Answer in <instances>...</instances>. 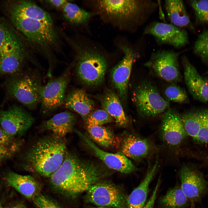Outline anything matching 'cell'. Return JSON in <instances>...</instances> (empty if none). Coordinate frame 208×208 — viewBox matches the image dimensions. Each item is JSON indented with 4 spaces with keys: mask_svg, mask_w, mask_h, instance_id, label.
Instances as JSON below:
<instances>
[{
    "mask_svg": "<svg viewBox=\"0 0 208 208\" xmlns=\"http://www.w3.org/2000/svg\"><path fill=\"white\" fill-rule=\"evenodd\" d=\"M6 208H26L25 205L21 203H17L9 206Z\"/></svg>",
    "mask_w": 208,
    "mask_h": 208,
    "instance_id": "obj_40",
    "label": "cell"
},
{
    "mask_svg": "<svg viewBox=\"0 0 208 208\" xmlns=\"http://www.w3.org/2000/svg\"><path fill=\"white\" fill-rule=\"evenodd\" d=\"M79 49L76 66L78 77L87 85L99 84L104 79L107 70L105 57L92 48L86 47Z\"/></svg>",
    "mask_w": 208,
    "mask_h": 208,
    "instance_id": "obj_6",
    "label": "cell"
},
{
    "mask_svg": "<svg viewBox=\"0 0 208 208\" xmlns=\"http://www.w3.org/2000/svg\"><path fill=\"white\" fill-rule=\"evenodd\" d=\"M102 107L118 125L125 126L128 123L120 100L115 93L108 90L101 99Z\"/></svg>",
    "mask_w": 208,
    "mask_h": 208,
    "instance_id": "obj_26",
    "label": "cell"
},
{
    "mask_svg": "<svg viewBox=\"0 0 208 208\" xmlns=\"http://www.w3.org/2000/svg\"><path fill=\"white\" fill-rule=\"evenodd\" d=\"M185 81L188 90L196 99L208 101V79L201 76L196 68L184 57L183 58Z\"/></svg>",
    "mask_w": 208,
    "mask_h": 208,
    "instance_id": "obj_20",
    "label": "cell"
},
{
    "mask_svg": "<svg viewBox=\"0 0 208 208\" xmlns=\"http://www.w3.org/2000/svg\"><path fill=\"white\" fill-rule=\"evenodd\" d=\"M21 41L0 55V76H10L22 72L27 53Z\"/></svg>",
    "mask_w": 208,
    "mask_h": 208,
    "instance_id": "obj_19",
    "label": "cell"
},
{
    "mask_svg": "<svg viewBox=\"0 0 208 208\" xmlns=\"http://www.w3.org/2000/svg\"><path fill=\"white\" fill-rule=\"evenodd\" d=\"M88 133L91 138L100 146L110 148L116 146L117 140L111 131L102 126L87 127Z\"/></svg>",
    "mask_w": 208,
    "mask_h": 208,
    "instance_id": "obj_29",
    "label": "cell"
},
{
    "mask_svg": "<svg viewBox=\"0 0 208 208\" xmlns=\"http://www.w3.org/2000/svg\"><path fill=\"white\" fill-rule=\"evenodd\" d=\"M9 16L16 28L34 45L47 50L56 45L58 37L53 25L16 15Z\"/></svg>",
    "mask_w": 208,
    "mask_h": 208,
    "instance_id": "obj_5",
    "label": "cell"
},
{
    "mask_svg": "<svg viewBox=\"0 0 208 208\" xmlns=\"http://www.w3.org/2000/svg\"><path fill=\"white\" fill-rule=\"evenodd\" d=\"M188 201L181 187H177L169 191L161 198L160 204L162 208H183Z\"/></svg>",
    "mask_w": 208,
    "mask_h": 208,
    "instance_id": "obj_30",
    "label": "cell"
},
{
    "mask_svg": "<svg viewBox=\"0 0 208 208\" xmlns=\"http://www.w3.org/2000/svg\"><path fill=\"white\" fill-rule=\"evenodd\" d=\"M34 119L23 107L13 105L5 109H0L1 127L9 134L14 137L24 134L30 127Z\"/></svg>",
    "mask_w": 208,
    "mask_h": 208,
    "instance_id": "obj_11",
    "label": "cell"
},
{
    "mask_svg": "<svg viewBox=\"0 0 208 208\" xmlns=\"http://www.w3.org/2000/svg\"><path fill=\"white\" fill-rule=\"evenodd\" d=\"M114 119L103 109L92 111L86 118L87 127L103 125L112 122Z\"/></svg>",
    "mask_w": 208,
    "mask_h": 208,
    "instance_id": "obj_33",
    "label": "cell"
},
{
    "mask_svg": "<svg viewBox=\"0 0 208 208\" xmlns=\"http://www.w3.org/2000/svg\"><path fill=\"white\" fill-rule=\"evenodd\" d=\"M190 4L197 20L208 24V0L191 1Z\"/></svg>",
    "mask_w": 208,
    "mask_h": 208,
    "instance_id": "obj_35",
    "label": "cell"
},
{
    "mask_svg": "<svg viewBox=\"0 0 208 208\" xmlns=\"http://www.w3.org/2000/svg\"><path fill=\"white\" fill-rule=\"evenodd\" d=\"M64 18L69 23L75 25H86L90 21L93 13L68 1L62 8Z\"/></svg>",
    "mask_w": 208,
    "mask_h": 208,
    "instance_id": "obj_28",
    "label": "cell"
},
{
    "mask_svg": "<svg viewBox=\"0 0 208 208\" xmlns=\"http://www.w3.org/2000/svg\"><path fill=\"white\" fill-rule=\"evenodd\" d=\"M42 85L39 76L34 72H21L10 76L4 83L8 97L15 100L30 109L40 103Z\"/></svg>",
    "mask_w": 208,
    "mask_h": 208,
    "instance_id": "obj_4",
    "label": "cell"
},
{
    "mask_svg": "<svg viewBox=\"0 0 208 208\" xmlns=\"http://www.w3.org/2000/svg\"><path fill=\"white\" fill-rule=\"evenodd\" d=\"M91 208H112L109 207H104V206H99L96 207H92Z\"/></svg>",
    "mask_w": 208,
    "mask_h": 208,
    "instance_id": "obj_41",
    "label": "cell"
},
{
    "mask_svg": "<svg viewBox=\"0 0 208 208\" xmlns=\"http://www.w3.org/2000/svg\"><path fill=\"white\" fill-rule=\"evenodd\" d=\"M76 121L74 114L66 111L54 115L44 121L42 125L44 129L53 134V137L62 140L72 131Z\"/></svg>",
    "mask_w": 208,
    "mask_h": 208,
    "instance_id": "obj_23",
    "label": "cell"
},
{
    "mask_svg": "<svg viewBox=\"0 0 208 208\" xmlns=\"http://www.w3.org/2000/svg\"><path fill=\"white\" fill-rule=\"evenodd\" d=\"M70 67L67 68L59 76L51 78L46 84L41 86L40 103L44 113L54 112L64 103L70 79Z\"/></svg>",
    "mask_w": 208,
    "mask_h": 208,
    "instance_id": "obj_8",
    "label": "cell"
},
{
    "mask_svg": "<svg viewBox=\"0 0 208 208\" xmlns=\"http://www.w3.org/2000/svg\"><path fill=\"white\" fill-rule=\"evenodd\" d=\"M21 144V141L16 140L15 137L10 135L0 127V145L19 151Z\"/></svg>",
    "mask_w": 208,
    "mask_h": 208,
    "instance_id": "obj_36",
    "label": "cell"
},
{
    "mask_svg": "<svg viewBox=\"0 0 208 208\" xmlns=\"http://www.w3.org/2000/svg\"><path fill=\"white\" fill-rule=\"evenodd\" d=\"M75 131L92 150L95 155L109 168L124 174L130 173L136 170L131 161L122 153L105 152L97 146L85 135Z\"/></svg>",
    "mask_w": 208,
    "mask_h": 208,
    "instance_id": "obj_16",
    "label": "cell"
},
{
    "mask_svg": "<svg viewBox=\"0 0 208 208\" xmlns=\"http://www.w3.org/2000/svg\"><path fill=\"white\" fill-rule=\"evenodd\" d=\"M143 32L144 34L152 36L160 44L176 48L184 46L188 42L186 31L172 24L154 22L146 27Z\"/></svg>",
    "mask_w": 208,
    "mask_h": 208,
    "instance_id": "obj_12",
    "label": "cell"
},
{
    "mask_svg": "<svg viewBox=\"0 0 208 208\" xmlns=\"http://www.w3.org/2000/svg\"><path fill=\"white\" fill-rule=\"evenodd\" d=\"M92 3L105 21L129 30L143 24L157 7L155 2L148 0H99Z\"/></svg>",
    "mask_w": 208,
    "mask_h": 208,
    "instance_id": "obj_2",
    "label": "cell"
},
{
    "mask_svg": "<svg viewBox=\"0 0 208 208\" xmlns=\"http://www.w3.org/2000/svg\"><path fill=\"white\" fill-rule=\"evenodd\" d=\"M65 107L86 118L92 111L94 101L81 89L71 91L66 96L64 103Z\"/></svg>",
    "mask_w": 208,
    "mask_h": 208,
    "instance_id": "obj_24",
    "label": "cell"
},
{
    "mask_svg": "<svg viewBox=\"0 0 208 208\" xmlns=\"http://www.w3.org/2000/svg\"><path fill=\"white\" fill-rule=\"evenodd\" d=\"M66 153L62 140L47 137L38 140L26 151L21 164L25 169L50 177L61 166Z\"/></svg>",
    "mask_w": 208,
    "mask_h": 208,
    "instance_id": "obj_3",
    "label": "cell"
},
{
    "mask_svg": "<svg viewBox=\"0 0 208 208\" xmlns=\"http://www.w3.org/2000/svg\"><path fill=\"white\" fill-rule=\"evenodd\" d=\"M157 151V148L150 140L131 134L125 137L121 146L123 154L136 161L146 158Z\"/></svg>",
    "mask_w": 208,
    "mask_h": 208,
    "instance_id": "obj_18",
    "label": "cell"
},
{
    "mask_svg": "<svg viewBox=\"0 0 208 208\" xmlns=\"http://www.w3.org/2000/svg\"><path fill=\"white\" fill-rule=\"evenodd\" d=\"M182 118L187 135L198 142L208 144V110L187 112Z\"/></svg>",
    "mask_w": 208,
    "mask_h": 208,
    "instance_id": "obj_17",
    "label": "cell"
},
{
    "mask_svg": "<svg viewBox=\"0 0 208 208\" xmlns=\"http://www.w3.org/2000/svg\"><path fill=\"white\" fill-rule=\"evenodd\" d=\"M5 179L8 185L27 198L33 199L39 194L40 185L30 175H21L9 170L5 173Z\"/></svg>",
    "mask_w": 208,
    "mask_h": 208,
    "instance_id": "obj_22",
    "label": "cell"
},
{
    "mask_svg": "<svg viewBox=\"0 0 208 208\" xmlns=\"http://www.w3.org/2000/svg\"><path fill=\"white\" fill-rule=\"evenodd\" d=\"M181 188L188 200L192 203L200 199L205 193L207 183L203 175L196 170L185 166L181 170Z\"/></svg>",
    "mask_w": 208,
    "mask_h": 208,
    "instance_id": "obj_15",
    "label": "cell"
},
{
    "mask_svg": "<svg viewBox=\"0 0 208 208\" xmlns=\"http://www.w3.org/2000/svg\"><path fill=\"white\" fill-rule=\"evenodd\" d=\"M8 9L9 14L36 20L53 25L52 18L49 13L32 1H16L11 4Z\"/></svg>",
    "mask_w": 208,
    "mask_h": 208,
    "instance_id": "obj_21",
    "label": "cell"
},
{
    "mask_svg": "<svg viewBox=\"0 0 208 208\" xmlns=\"http://www.w3.org/2000/svg\"><path fill=\"white\" fill-rule=\"evenodd\" d=\"M158 164L156 161L152 167L148 168L143 180L127 197L128 208H143L147 197L149 185L156 171Z\"/></svg>",
    "mask_w": 208,
    "mask_h": 208,
    "instance_id": "obj_25",
    "label": "cell"
},
{
    "mask_svg": "<svg viewBox=\"0 0 208 208\" xmlns=\"http://www.w3.org/2000/svg\"><path fill=\"white\" fill-rule=\"evenodd\" d=\"M179 53L167 50L153 53L145 65L157 76L168 82L180 81L181 75L178 59Z\"/></svg>",
    "mask_w": 208,
    "mask_h": 208,
    "instance_id": "obj_10",
    "label": "cell"
},
{
    "mask_svg": "<svg viewBox=\"0 0 208 208\" xmlns=\"http://www.w3.org/2000/svg\"><path fill=\"white\" fill-rule=\"evenodd\" d=\"M165 7L172 24L178 27H191V22L183 1H166Z\"/></svg>",
    "mask_w": 208,
    "mask_h": 208,
    "instance_id": "obj_27",
    "label": "cell"
},
{
    "mask_svg": "<svg viewBox=\"0 0 208 208\" xmlns=\"http://www.w3.org/2000/svg\"><path fill=\"white\" fill-rule=\"evenodd\" d=\"M138 114L145 117L162 116L170 108L169 103L152 83L144 81L138 84L132 96Z\"/></svg>",
    "mask_w": 208,
    "mask_h": 208,
    "instance_id": "obj_7",
    "label": "cell"
},
{
    "mask_svg": "<svg viewBox=\"0 0 208 208\" xmlns=\"http://www.w3.org/2000/svg\"><path fill=\"white\" fill-rule=\"evenodd\" d=\"M0 208H3L0 202Z\"/></svg>",
    "mask_w": 208,
    "mask_h": 208,
    "instance_id": "obj_43",
    "label": "cell"
},
{
    "mask_svg": "<svg viewBox=\"0 0 208 208\" xmlns=\"http://www.w3.org/2000/svg\"><path fill=\"white\" fill-rule=\"evenodd\" d=\"M127 198L117 186L106 181H101L87 191L86 201L96 205L112 208H128Z\"/></svg>",
    "mask_w": 208,
    "mask_h": 208,
    "instance_id": "obj_9",
    "label": "cell"
},
{
    "mask_svg": "<svg viewBox=\"0 0 208 208\" xmlns=\"http://www.w3.org/2000/svg\"><path fill=\"white\" fill-rule=\"evenodd\" d=\"M107 173L99 164L67 153L61 166L50 177L55 189L74 197L87 191Z\"/></svg>",
    "mask_w": 208,
    "mask_h": 208,
    "instance_id": "obj_1",
    "label": "cell"
},
{
    "mask_svg": "<svg viewBox=\"0 0 208 208\" xmlns=\"http://www.w3.org/2000/svg\"><path fill=\"white\" fill-rule=\"evenodd\" d=\"M193 203H192V205L190 208H194Z\"/></svg>",
    "mask_w": 208,
    "mask_h": 208,
    "instance_id": "obj_42",
    "label": "cell"
},
{
    "mask_svg": "<svg viewBox=\"0 0 208 208\" xmlns=\"http://www.w3.org/2000/svg\"><path fill=\"white\" fill-rule=\"evenodd\" d=\"M18 151L0 145V164L11 158Z\"/></svg>",
    "mask_w": 208,
    "mask_h": 208,
    "instance_id": "obj_38",
    "label": "cell"
},
{
    "mask_svg": "<svg viewBox=\"0 0 208 208\" xmlns=\"http://www.w3.org/2000/svg\"><path fill=\"white\" fill-rule=\"evenodd\" d=\"M119 46L124 55L122 60L112 70V78L121 99L125 100L127 97L128 83L132 68L137 55L129 47L120 44Z\"/></svg>",
    "mask_w": 208,
    "mask_h": 208,
    "instance_id": "obj_13",
    "label": "cell"
},
{
    "mask_svg": "<svg viewBox=\"0 0 208 208\" xmlns=\"http://www.w3.org/2000/svg\"><path fill=\"white\" fill-rule=\"evenodd\" d=\"M162 116L160 133L162 140L170 146H178L187 135L182 117L170 108Z\"/></svg>",
    "mask_w": 208,
    "mask_h": 208,
    "instance_id": "obj_14",
    "label": "cell"
},
{
    "mask_svg": "<svg viewBox=\"0 0 208 208\" xmlns=\"http://www.w3.org/2000/svg\"><path fill=\"white\" fill-rule=\"evenodd\" d=\"M21 40L2 21H0V55Z\"/></svg>",
    "mask_w": 208,
    "mask_h": 208,
    "instance_id": "obj_31",
    "label": "cell"
},
{
    "mask_svg": "<svg viewBox=\"0 0 208 208\" xmlns=\"http://www.w3.org/2000/svg\"><path fill=\"white\" fill-rule=\"evenodd\" d=\"M33 200L37 208H62L51 199L42 194H39Z\"/></svg>",
    "mask_w": 208,
    "mask_h": 208,
    "instance_id": "obj_37",
    "label": "cell"
},
{
    "mask_svg": "<svg viewBox=\"0 0 208 208\" xmlns=\"http://www.w3.org/2000/svg\"><path fill=\"white\" fill-rule=\"evenodd\" d=\"M193 51L204 62L208 63V29L204 30L195 42Z\"/></svg>",
    "mask_w": 208,
    "mask_h": 208,
    "instance_id": "obj_32",
    "label": "cell"
},
{
    "mask_svg": "<svg viewBox=\"0 0 208 208\" xmlns=\"http://www.w3.org/2000/svg\"><path fill=\"white\" fill-rule=\"evenodd\" d=\"M164 94L167 100L172 102L182 103L188 100L185 91L180 87L174 84L168 86L165 90Z\"/></svg>",
    "mask_w": 208,
    "mask_h": 208,
    "instance_id": "obj_34",
    "label": "cell"
},
{
    "mask_svg": "<svg viewBox=\"0 0 208 208\" xmlns=\"http://www.w3.org/2000/svg\"><path fill=\"white\" fill-rule=\"evenodd\" d=\"M46 2L56 8H62L64 5L68 1L66 0H46Z\"/></svg>",
    "mask_w": 208,
    "mask_h": 208,
    "instance_id": "obj_39",
    "label": "cell"
}]
</instances>
